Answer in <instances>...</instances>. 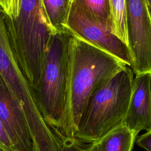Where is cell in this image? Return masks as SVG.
<instances>
[{"label": "cell", "instance_id": "1", "mask_svg": "<svg viewBox=\"0 0 151 151\" xmlns=\"http://www.w3.org/2000/svg\"><path fill=\"white\" fill-rule=\"evenodd\" d=\"M67 101L62 126L57 136L73 138L92 92L126 65L107 52L71 34L69 41Z\"/></svg>", "mask_w": 151, "mask_h": 151}, {"label": "cell", "instance_id": "2", "mask_svg": "<svg viewBox=\"0 0 151 151\" xmlns=\"http://www.w3.org/2000/svg\"><path fill=\"white\" fill-rule=\"evenodd\" d=\"M134 78L132 68L126 66L98 86L87 101L74 137L90 143L122 124Z\"/></svg>", "mask_w": 151, "mask_h": 151}, {"label": "cell", "instance_id": "3", "mask_svg": "<svg viewBox=\"0 0 151 151\" xmlns=\"http://www.w3.org/2000/svg\"><path fill=\"white\" fill-rule=\"evenodd\" d=\"M6 21L15 50L34 90L42 75L47 48L55 32L41 0H20L17 16L10 18L6 15Z\"/></svg>", "mask_w": 151, "mask_h": 151}, {"label": "cell", "instance_id": "4", "mask_svg": "<svg viewBox=\"0 0 151 151\" xmlns=\"http://www.w3.org/2000/svg\"><path fill=\"white\" fill-rule=\"evenodd\" d=\"M71 35L70 32L52 35L47 48L42 75L33 90L44 120L56 135L65 110Z\"/></svg>", "mask_w": 151, "mask_h": 151}, {"label": "cell", "instance_id": "5", "mask_svg": "<svg viewBox=\"0 0 151 151\" xmlns=\"http://www.w3.org/2000/svg\"><path fill=\"white\" fill-rule=\"evenodd\" d=\"M0 73L22 107L32 139L46 135L50 127L39 109L32 88L15 50L6 14L0 8Z\"/></svg>", "mask_w": 151, "mask_h": 151}, {"label": "cell", "instance_id": "6", "mask_svg": "<svg viewBox=\"0 0 151 151\" xmlns=\"http://www.w3.org/2000/svg\"><path fill=\"white\" fill-rule=\"evenodd\" d=\"M130 68L135 76L151 74V11L146 0H126Z\"/></svg>", "mask_w": 151, "mask_h": 151}, {"label": "cell", "instance_id": "7", "mask_svg": "<svg viewBox=\"0 0 151 151\" xmlns=\"http://www.w3.org/2000/svg\"><path fill=\"white\" fill-rule=\"evenodd\" d=\"M66 28L72 35L107 52L131 67L132 62L128 46L72 2Z\"/></svg>", "mask_w": 151, "mask_h": 151}, {"label": "cell", "instance_id": "8", "mask_svg": "<svg viewBox=\"0 0 151 151\" xmlns=\"http://www.w3.org/2000/svg\"><path fill=\"white\" fill-rule=\"evenodd\" d=\"M0 120L14 151H33L30 132L22 107L0 73Z\"/></svg>", "mask_w": 151, "mask_h": 151}, {"label": "cell", "instance_id": "9", "mask_svg": "<svg viewBox=\"0 0 151 151\" xmlns=\"http://www.w3.org/2000/svg\"><path fill=\"white\" fill-rule=\"evenodd\" d=\"M123 124L138 134L151 130V74L136 76Z\"/></svg>", "mask_w": 151, "mask_h": 151}, {"label": "cell", "instance_id": "10", "mask_svg": "<svg viewBox=\"0 0 151 151\" xmlns=\"http://www.w3.org/2000/svg\"><path fill=\"white\" fill-rule=\"evenodd\" d=\"M137 134L123 124L90 143L91 151H132Z\"/></svg>", "mask_w": 151, "mask_h": 151}, {"label": "cell", "instance_id": "11", "mask_svg": "<svg viewBox=\"0 0 151 151\" xmlns=\"http://www.w3.org/2000/svg\"><path fill=\"white\" fill-rule=\"evenodd\" d=\"M48 22L55 32H69L66 24L70 9L71 0H41Z\"/></svg>", "mask_w": 151, "mask_h": 151}, {"label": "cell", "instance_id": "12", "mask_svg": "<svg viewBox=\"0 0 151 151\" xmlns=\"http://www.w3.org/2000/svg\"><path fill=\"white\" fill-rule=\"evenodd\" d=\"M96 22L112 33L113 22L109 0H71Z\"/></svg>", "mask_w": 151, "mask_h": 151}, {"label": "cell", "instance_id": "13", "mask_svg": "<svg viewBox=\"0 0 151 151\" xmlns=\"http://www.w3.org/2000/svg\"><path fill=\"white\" fill-rule=\"evenodd\" d=\"M109 4L113 22L112 33L128 46L126 0H109Z\"/></svg>", "mask_w": 151, "mask_h": 151}, {"label": "cell", "instance_id": "14", "mask_svg": "<svg viewBox=\"0 0 151 151\" xmlns=\"http://www.w3.org/2000/svg\"><path fill=\"white\" fill-rule=\"evenodd\" d=\"M61 151H91L89 143H86L74 137L62 140Z\"/></svg>", "mask_w": 151, "mask_h": 151}, {"label": "cell", "instance_id": "15", "mask_svg": "<svg viewBox=\"0 0 151 151\" xmlns=\"http://www.w3.org/2000/svg\"><path fill=\"white\" fill-rule=\"evenodd\" d=\"M20 0H0V8L10 18H15L18 13Z\"/></svg>", "mask_w": 151, "mask_h": 151}, {"label": "cell", "instance_id": "16", "mask_svg": "<svg viewBox=\"0 0 151 151\" xmlns=\"http://www.w3.org/2000/svg\"><path fill=\"white\" fill-rule=\"evenodd\" d=\"M0 149L3 151H14L9 135L0 120Z\"/></svg>", "mask_w": 151, "mask_h": 151}, {"label": "cell", "instance_id": "17", "mask_svg": "<svg viewBox=\"0 0 151 151\" xmlns=\"http://www.w3.org/2000/svg\"><path fill=\"white\" fill-rule=\"evenodd\" d=\"M136 142L139 147L147 151H151V130L140 135Z\"/></svg>", "mask_w": 151, "mask_h": 151}, {"label": "cell", "instance_id": "18", "mask_svg": "<svg viewBox=\"0 0 151 151\" xmlns=\"http://www.w3.org/2000/svg\"><path fill=\"white\" fill-rule=\"evenodd\" d=\"M147 2V4H148V5L149 6V8L151 11V0H146Z\"/></svg>", "mask_w": 151, "mask_h": 151}, {"label": "cell", "instance_id": "19", "mask_svg": "<svg viewBox=\"0 0 151 151\" xmlns=\"http://www.w3.org/2000/svg\"><path fill=\"white\" fill-rule=\"evenodd\" d=\"M0 151H3V150H1V149H0Z\"/></svg>", "mask_w": 151, "mask_h": 151}]
</instances>
